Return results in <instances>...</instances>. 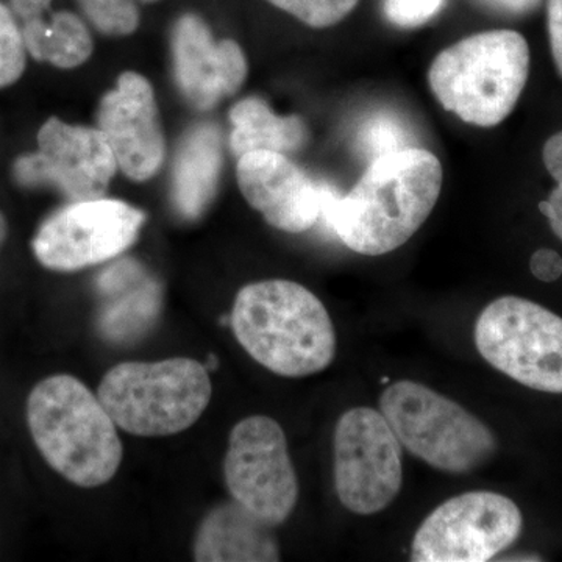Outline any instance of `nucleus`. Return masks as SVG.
<instances>
[{
    "mask_svg": "<svg viewBox=\"0 0 562 562\" xmlns=\"http://www.w3.org/2000/svg\"><path fill=\"white\" fill-rule=\"evenodd\" d=\"M441 161L431 151L408 147L369 162L342 198L333 192L324 220L350 250L380 257L409 241L438 203Z\"/></svg>",
    "mask_w": 562,
    "mask_h": 562,
    "instance_id": "nucleus-1",
    "label": "nucleus"
},
{
    "mask_svg": "<svg viewBox=\"0 0 562 562\" xmlns=\"http://www.w3.org/2000/svg\"><path fill=\"white\" fill-rule=\"evenodd\" d=\"M231 324L258 364L286 379L325 371L336 357L330 314L316 294L295 281L247 284L233 303Z\"/></svg>",
    "mask_w": 562,
    "mask_h": 562,
    "instance_id": "nucleus-2",
    "label": "nucleus"
},
{
    "mask_svg": "<svg viewBox=\"0 0 562 562\" xmlns=\"http://www.w3.org/2000/svg\"><path fill=\"white\" fill-rule=\"evenodd\" d=\"M27 422L44 460L76 486H102L120 471L124 450L117 425L76 376L54 375L36 384Z\"/></svg>",
    "mask_w": 562,
    "mask_h": 562,
    "instance_id": "nucleus-3",
    "label": "nucleus"
},
{
    "mask_svg": "<svg viewBox=\"0 0 562 562\" xmlns=\"http://www.w3.org/2000/svg\"><path fill=\"white\" fill-rule=\"evenodd\" d=\"M530 74V47L520 33L491 31L436 55L428 85L442 109L465 124L490 128L516 109Z\"/></svg>",
    "mask_w": 562,
    "mask_h": 562,
    "instance_id": "nucleus-4",
    "label": "nucleus"
},
{
    "mask_svg": "<svg viewBox=\"0 0 562 562\" xmlns=\"http://www.w3.org/2000/svg\"><path fill=\"white\" fill-rule=\"evenodd\" d=\"M209 369L191 358L122 362L103 376L101 398L117 428L143 438L179 435L201 419L211 401Z\"/></svg>",
    "mask_w": 562,
    "mask_h": 562,
    "instance_id": "nucleus-5",
    "label": "nucleus"
},
{
    "mask_svg": "<svg viewBox=\"0 0 562 562\" xmlns=\"http://www.w3.org/2000/svg\"><path fill=\"white\" fill-rule=\"evenodd\" d=\"M380 412L402 447L438 471L473 472L497 452V438L484 422L425 384H390Z\"/></svg>",
    "mask_w": 562,
    "mask_h": 562,
    "instance_id": "nucleus-6",
    "label": "nucleus"
},
{
    "mask_svg": "<svg viewBox=\"0 0 562 562\" xmlns=\"http://www.w3.org/2000/svg\"><path fill=\"white\" fill-rule=\"evenodd\" d=\"M480 355L514 382L562 394V317L516 295L491 302L475 324Z\"/></svg>",
    "mask_w": 562,
    "mask_h": 562,
    "instance_id": "nucleus-7",
    "label": "nucleus"
},
{
    "mask_svg": "<svg viewBox=\"0 0 562 562\" xmlns=\"http://www.w3.org/2000/svg\"><path fill=\"white\" fill-rule=\"evenodd\" d=\"M339 502L358 516L383 512L402 491V443L382 412L357 406L339 417L333 439Z\"/></svg>",
    "mask_w": 562,
    "mask_h": 562,
    "instance_id": "nucleus-8",
    "label": "nucleus"
},
{
    "mask_svg": "<svg viewBox=\"0 0 562 562\" xmlns=\"http://www.w3.org/2000/svg\"><path fill=\"white\" fill-rule=\"evenodd\" d=\"M519 506L491 491L457 495L425 517L412 543L414 562H486L519 539Z\"/></svg>",
    "mask_w": 562,
    "mask_h": 562,
    "instance_id": "nucleus-9",
    "label": "nucleus"
},
{
    "mask_svg": "<svg viewBox=\"0 0 562 562\" xmlns=\"http://www.w3.org/2000/svg\"><path fill=\"white\" fill-rule=\"evenodd\" d=\"M232 498L262 522H286L299 501V479L286 435L276 419L250 416L235 425L224 458Z\"/></svg>",
    "mask_w": 562,
    "mask_h": 562,
    "instance_id": "nucleus-10",
    "label": "nucleus"
},
{
    "mask_svg": "<svg viewBox=\"0 0 562 562\" xmlns=\"http://www.w3.org/2000/svg\"><path fill=\"white\" fill-rule=\"evenodd\" d=\"M144 221L143 211L113 199L72 202L41 225L33 251L52 271H80L127 250Z\"/></svg>",
    "mask_w": 562,
    "mask_h": 562,
    "instance_id": "nucleus-11",
    "label": "nucleus"
},
{
    "mask_svg": "<svg viewBox=\"0 0 562 562\" xmlns=\"http://www.w3.org/2000/svg\"><path fill=\"white\" fill-rule=\"evenodd\" d=\"M117 161L102 132L50 117L38 133V151L13 165L21 187H54L70 202L103 198Z\"/></svg>",
    "mask_w": 562,
    "mask_h": 562,
    "instance_id": "nucleus-12",
    "label": "nucleus"
},
{
    "mask_svg": "<svg viewBox=\"0 0 562 562\" xmlns=\"http://www.w3.org/2000/svg\"><path fill=\"white\" fill-rule=\"evenodd\" d=\"M238 184L251 209L260 211L271 227L288 233L313 228L333 194L286 155L271 150L239 157Z\"/></svg>",
    "mask_w": 562,
    "mask_h": 562,
    "instance_id": "nucleus-13",
    "label": "nucleus"
},
{
    "mask_svg": "<svg viewBox=\"0 0 562 562\" xmlns=\"http://www.w3.org/2000/svg\"><path fill=\"white\" fill-rule=\"evenodd\" d=\"M99 131L113 150L117 168L128 179L149 180L165 161L166 143L157 101L149 81L136 72L122 74L117 87L103 95Z\"/></svg>",
    "mask_w": 562,
    "mask_h": 562,
    "instance_id": "nucleus-14",
    "label": "nucleus"
},
{
    "mask_svg": "<svg viewBox=\"0 0 562 562\" xmlns=\"http://www.w3.org/2000/svg\"><path fill=\"white\" fill-rule=\"evenodd\" d=\"M173 74L184 98L210 110L235 94L247 77L246 55L233 40L216 41L195 14H183L172 29Z\"/></svg>",
    "mask_w": 562,
    "mask_h": 562,
    "instance_id": "nucleus-15",
    "label": "nucleus"
},
{
    "mask_svg": "<svg viewBox=\"0 0 562 562\" xmlns=\"http://www.w3.org/2000/svg\"><path fill=\"white\" fill-rule=\"evenodd\" d=\"M273 527L238 502L222 503L211 509L194 538V560L201 562L280 561Z\"/></svg>",
    "mask_w": 562,
    "mask_h": 562,
    "instance_id": "nucleus-16",
    "label": "nucleus"
},
{
    "mask_svg": "<svg viewBox=\"0 0 562 562\" xmlns=\"http://www.w3.org/2000/svg\"><path fill=\"white\" fill-rule=\"evenodd\" d=\"M105 299L99 324L110 341H132L146 333L161 310V288L139 262L111 266L98 280Z\"/></svg>",
    "mask_w": 562,
    "mask_h": 562,
    "instance_id": "nucleus-17",
    "label": "nucleus"
},
{
    "mask_svg": "<svg viewBox=\"0 0 562 562\" xmlns=\"http://www.w3.org/2000/svg\"><path fill=\"white\" fill-rule=\"evenodd\" d=\"M222 166L221 133L214 125H195L181 140L172 171V201L181 216H201L210 205Z\"/></svg>",
    "mask_w": 562,
    "mask_h": 562,
    "instance_id": "nucleus-18",
    "label": "nucleus"
},
{
    "mask_svg": "<svg viewBox=\"0 0 562 562\" xmlns=\"http://www.w3.org/2000/svg\"><path fill=\"white\" fill-rule=\"evenodd\" d=\"M231 149L236 157L254 150L288 154L301 149L308 138L299 116H279L258 98L243 99L231 110Z\"/></svg>",
    "mask_w": 562,
    "mask_h": 562,
    "instance_id": "nucleus-19",
    "label": "nucleus"
},
{
    "mask_svg": "<svg viewBox=\"0 0 562 562\" xmlns=\"http://www.w3.org/2000/svg\"><path fill=\"white\" fill-rule=\"evenodd\" d=\"M25 49L35 60L47 61L55 68L72 69L83 65L92 54V38L85 22L69 11L22 22Z\"/></svg>",
    "mask_w": 562,
    "mask_h": 562,
    "instance_id": "nucleus-20",
    "label": "nucleus"
},
{
    "mask_svg": "<svg viewBox=\"0 0 562 562\" xmlns=\"http://www.w3.org/2000/svg\"><path fill=\"white\" fill-rule=\"evenodd\" d=\"M413 133L397 114L376 113L364 121L358 132V150L369 162L383 155L413 146Z\"/></svg>",
    "mask_w": 562,
    "mask_h": 562,
    "instance_id": "nucleus-21",
    "label": "nucleus"
},
{
    "mask_svg": "<svg viewBox=\"0 0 562 562\" xmlns=\"http://www.w3.org/2000/svg\"><path fill=\"white\" fill-rule=\"evenodd\" d=\"M88 21L103 35L125 36L139 25L135 0H77Z\"/></svg>",
    "mask_w": 562,
    "mask_h": 562,
    "instance_id": "nucleus-22",
    "label": "nucleus"
},
{
    "mask_svg": "<svg viewBox=\"0 0 562 562\" xmlns=\"http://www.w3.org/2000/svg\"><path fill=\"white\" fill-rule=\"evenodd\" d=\"M25 44L16 16L0 2V88L21 79L25 69Z\"/></svg>",
    "mask_w": 562,
    "mask_h": 562,
    "instance_id": "nucleus-23",
    "label": "nucleus"
},
{
    "mask_svg": "<svg viewBox=\"0 0 562 562\" xmlns=\"http://www.w3.org/2000/svg\"><path fill=\"white\" fill-rule=\"evenodd\" d=\"M269 2L310 27L325 29L346 20L360 0H269Z\"/></svg>",
    "mask_w": 562,
    "mask_h": 562,
    "instance_id": "nucleus-24",
    "label": "nucleus"
},
{
    "mask_svg": "<svg viewBox=\"0 0 562 562\" xmlns=\"http://www.w3.org/2000/svg\"><path fill=\"white\" fill-rule=\"evenodd\" d=\"M446 0H384L383 11L391 24L402 29H416L431 21Z\"/></svg>",
    "mask_w": 562,
    "mask_h": 562,
    "instance_id": "nucleus-25",
    "label": "nucleus"
},
{
    "mask_svg": "<svg viewBox=\"0 0 562 562\" xmlns=\"http://www.w3.org/2000/svg\"><path fill=\"white\" fill-rule=\"evenodd\" d=\"M530 269L536 279L552 283L562 276V258L558 251L541 249L532 254Z\"/></svg>",
    "mask_w": 562,
    "mask_h": 562,
    "instance_id": "nucleus-26",
    "label": "nucleus"
},
{
    "mask_svg": "<svg viewBox=\"0 0 562 562\" xmlns=\"http://www.w3.org/2000/svg\"><path fill=\"white\" fill-rule=\"evenodd\" d=\"M547 27L553 61L562 77V0H549L547 3Z\"/></svg>",
    "mask_w": 562,
    "mask_h": 562,
    "instance_id": "nucleus-27",
    "label": "nucleus"
},
{
    "mask_svg": "<svg viewBox=\"0 0 562 562\" xmlns=\"http://www.w3.org/2000/svg\"><path fill=\"white\" fill-rule=\"evenodd\" d=\"M539 211L549 220L554 235L562 241V183L557 184L547 201L539 203Z\"/></svg>",
    "mask_w": 562,
    "mask_h": 562,
    "instance_id": "nucleus-28",
    "label": "nucleus"
},
{
    "mask_svg": "<svg viewBox=\"0 0 562 562\" xmlns=\"http://www.w3.org/2000/svg\"><path fill=\"white\" fill-rule=\"evenodd\" d=\"M542 158L550 176L557 180V183H562V132L547 140L546 146H543Z\"/></svg>",
    "mask_w": 562,
    "mask_h": 562,
    "instance_id": "nucleus-29",
    "label": "nucleus"
},
{
    "mask_svg": "<svg viewBox=\"0 0 562 562\" xmlns=\"http://www.w3.org/2000/svg\"><path fill=\"white\" fill-rule=\"evenodd\" d=\"M14 16L22 22L43 16L49 10L52 0H9Z\"/></svg>",
    "mask_w": 562,
    "mask_h": 562,
    "instance_id": "nucleus-30",
    "label": "nucleus"
},
{
    "mask_svg": "<svg viewBox=\"0 0 562 562\" xmlns=\"http://www.w3.org/2000/svg\"><path fill=\"white\" fill-rule=\"evenodd\" d=\"M490 9L505 11V13L522 14L535 10L541 0H480Z\"/></svg>",
    "mask_w": 562,
    "mask_h": 562,
    "instance_id": "nucleus-31",
    "label": "nucleus"
},
{
    "mask_svg": "<svg viewBox=\"0 0 562 562\" xmlns=\"http://www.w3.org/2000/svg\"><path fill=\"white\" fill-rule=\"evenodd\" d=\"M7 232H9V227H7L5 217L0 213V246H2L3 241L7 238Z\"/></svg>",
    "mask_w": 562,
    "mask_h": 562,
    "instance_id": "nucleus-32",
    "label": "nucleus"
},
{
    "mask_svg": "<svg viewBox=\"0 0 562 562\" xmlns=\"http://www.w3.org/2000/svg\"><path fill=\"white\" fill-rule=\"evenodd\" d=\"M138 2H140V3H154V2H158V0H138Z\"/></svg>",
    "mask_w": 562,
    "mask_h": 562,
    "instance_id": "nucleus-33",
    "label": "nucleus"
}]
</instances>
